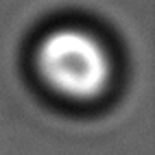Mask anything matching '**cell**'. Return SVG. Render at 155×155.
I'll use <instances>...</instances> for the list:
<instances>
[{"instance_id":"6da1fadb","label":"cell","mask_w":155,"mask_h":155,"mask_svg":"<svg viewBox=\"0 0 155 155\" xmlns=\"http://www.w3.org/2000/svg\"><path fill=\"white\" fill-rule=\"evenodd\" d=\"M37 68L44 81L70 98H94L111 79V57L98 39L81 28H57L37 48Z\"/></svg>"}]
</instances>
